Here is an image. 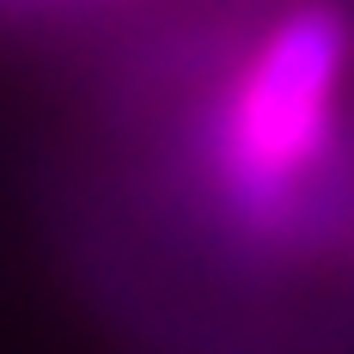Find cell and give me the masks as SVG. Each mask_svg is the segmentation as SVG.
Segmentation results:
<instances>
[{
  "instance_id": "6da1fadb",
  "label": "cell",
  "mask_w": 354,
  "mask_h": 354,
  "mask_svg": "<svg viewBox=\"0 0 354 354\" xmlns=\"http://www.w3.org/2000/svg\"><path fill=\"white\" fill-rule=\"evenodd\" d=\"M348 68V19L336 6H293L245 62L220 116V189L250 232H287L299 177L330 141V110Z\"/></svg>"
}]
</instances>
